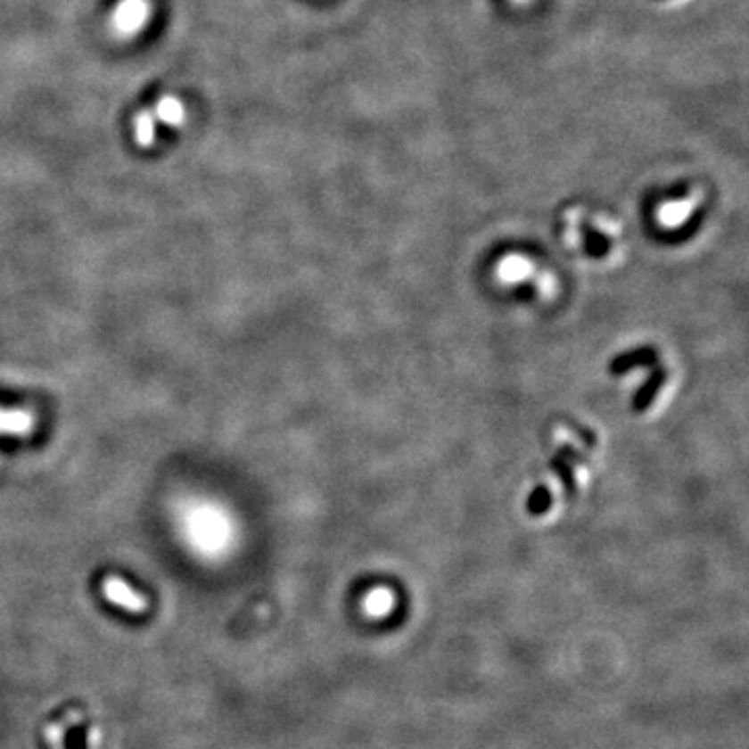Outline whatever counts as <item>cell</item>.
Here are the masks:
<instances>
[{
    "label": "cell",
    "mask_w": 749,
    "mask_h": 749,
    "mask_svg": "<svg viewBox=\"0 0 749 749\" xmlns=\"http://www.w3.org/2000/svg\"><path fill=\"white\" fill-rule=\"evenodd\" d=\"M156 115H159V119L162 123H167V125H179L181 121H184V115H185V111H184V106H181V103L177 98H173V96H165L160 100L159 104H156Z\"/></svg>",
    "instance_id": "3"
},
{
    "label": "cell",
    "mask_w": 749,
    "mask_h": 749,
    "mask_svg": "<svg viewBox=\"0 0 749 749\" xmlns=\"http://www.w3.org/2000/svg\"><path fill=\"white\" fill-rule=\"evenodd\" d=\"M103 591L109 602L117 604L119 608L123 610H129V612H144L148 608V602L146 597L140 596L134 587H129L125 583L123 579H117V577H106L104 579V585H103Z\"/></svg>",
    "instance_id": "1"
},
{
    "label": "cell",
    "mask_w": 749,
    "mask_h": 749,
    "mask_svg": "<svg viewBox=\"0 0 749 749\" xmlns=\"http://www.w3.org/2000/svg\"><path fill=\"white\" fill-rule=\"evenodd\" d=\"M148 15V4L144 0H123L115 12V28L121 34H134L144 25Z\"/></svg>",
    "instance_id": "2"
},
{
    "label": "cell",
    "mask_w": 749,
    "mask_h": 749,
    "mask_svg": "<svg viewBox=\"0 0 749 749\" xmlns=\"http://www.w3.org/2000/svg\"><path fill=\"white\" fill-rule=\"evenodd\" d=\"M136 137L142 146H150L154 142V117L150 111H142L136 119Z\"/></svg>",
    "instance_id": "4"
}]
</instances>
